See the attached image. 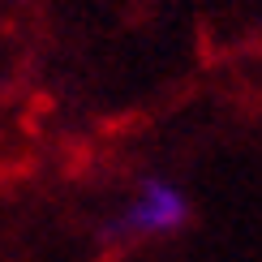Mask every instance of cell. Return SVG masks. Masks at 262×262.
<instances>
[{"label":"cell","instance_id":"1","mask_svg":"<svg viewBox=\"0 0 262 262\" xmlns=\"http://www.w3.org/2000/svg\"><path fill=\"white\" fill-rule=\"evenodd\" d=\"M185 215H189L185 193L172 181L155 177V181L138 185V193L129 198V206L121 211V220L112 224V232L116 236H163V232H172V228H181Z\"/></svg>","mask_w":262,"mask_h":262}]
</instances>
